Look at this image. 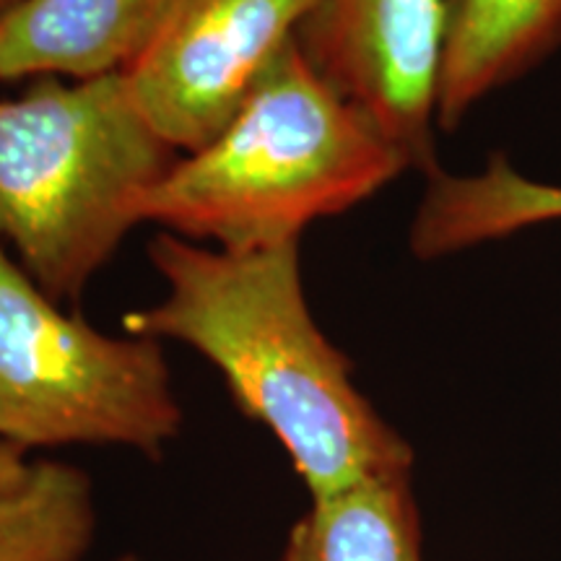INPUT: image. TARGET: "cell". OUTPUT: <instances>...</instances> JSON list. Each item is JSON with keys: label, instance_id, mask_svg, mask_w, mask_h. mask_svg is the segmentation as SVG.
<instances>
[{"label": "cell", "instance_id": "7a4b0ae2", "mask_svg": "<svg viewBox=\"0 0 561 561\" xmlns=\"http://www.w3.org/2000/svg\"><path fill=\"white\" fill-rule=\"evenodd\" d=\"M411 170L392 140L314 70L297 39L237 115L140 195L138 224L250 252L299 242Z\"/></svg>", "mask_w": 561, "mask_h": 561}, {"label": "cell", "instance_id": "7c38bea8", "mask_svg": "<svg viewBox=\"0 0 561 561\" xmlns=\"http://www.w3.org/2000/svg\"><path fill=\"white\" fill-rule=\"evenodd\" d=\"M19 3H21V0H0V19H3L5 13H9L13 5H19Z\"/></svg>", "mask_w": 561, "mask_h": 561}, {"label": "cell", "instance_id": "6da1fadb", "mask_svg": "<svg viewBox=\"0 0 561 561\" xmlns=\"http://www.w3.org/2000/svg\"><path fill=\"white\" fill-rule=\"evenodd\" d=\"M149 261L167 294L130 312L125 331L206 356L244 416L276 434L312 500L411 471V445L362 396L348 356L312 318L299 242L231 252L159 231Z\"/></svg>", "mask_w": 561, "mask_h": 561}, {"label": "cell", "instance_id": "3957f363", "mask_svg": "<svg viewBox=\"0 0 561 561\" xmlns=\"http://www.w3.org/2000/svg\"><path fill=\"white\" fill-rule=\"evenodd\" d=\"M180 153L123 73L37 79L0 102V240L55 301H79L138 227V201Z\"/></svg>", "mask_w": 561, "mask_h": 561}, {"label": "cell", "instance_id": "8992f818", "mask_svg": "<svg viewBox=\"0 0 561 561\" xmlns=\"http://www.w3.org/2000/svg\"><path fill=\"white\" fill-rule=\"evenodd\" d=\"M445 0H318L297 45L314 70L432 174Z\"/></svg>", "mask_w": 561, "mask_h": 561}, {"label": "cell", "instance_id": "52a82bcc", "mask_svg": "<svg viewBox=\"0 0 561 561\" xmlns=\"http://www.w3.org/2000/svg\"><path fill=\"white\" fill-rule=\"evenodd\" d=\"M170 5L172 0H21L0 19V81L121 73Z\"/></svg>", "mask_w": 561, "mask_h": 561}, {"label": "cell", "instance_id": "5b68a950", "mask_svg": "<svg viewBox=\"0 0 561 561\" xmlns=\"http://www.w3.org/2000/svg\"><path fill=\"white\" fill-rule=\"evenodd\" d=\"M318 0H172L146 47L121 70L133 102L174 151L221 133L297 39Z\"/></svg>", "mask_w": 561, "mask_h": 561}, {"label": "cell", "instance_id": "277c9868", "mask_svg": "<svg viewBox=\"0 0 561 561\" xmlns=\"http://www.w3.org/2000/svg\"><path fill=\"white\" fill-rule=\"evenodd\" d=\"M180 426L161 341L94 331L0 248V439L26 453L123 445L159 460Z\"/></svg>", "mask_w": 561, "mask_h": 561}, {"label": "cell", "instance_id": "ba28073f", "mask_svg": "<svg viewBox=\"0 0 561 561\" xmlns=\"http://www.w3.org/2000/svg\"><path fill=\"white\" fill-rule=\"evenodd\" d=\"M561 45V0H445L437 125L453 130L491 91Z\"/></svg>", "mask_w": 561, "mask_h": 561}, {"label": "cell", "instance_id": "8fae6325", "mask_svg": "<svg viewBox=\"0 0 561 561\" xmlns=\"http://www.w3.org/2000/svg\"><path fill=\"white\" fill-rule=\"evenodd\" d=\"M284 561H421L411 471L369 476L312 500L294 523Z\"/></svg>", "mask_w": 561, "mask_h": 561}, {"label": "cell", "instance_id": "30bf717a", "mask_svg": "<svg viewBox=\"0 0 561 561\" xmlns=\"http://www.w3.org/2000/svg\"><path fill=\"white\" fill-rule=\"evenodd\" d=\"M26 455L0 439V561H81L96 525L87 473Z\"/></svg>", "mask_w": 561, "mask_h": 561}, {"label": "cell", "instance_id": "4fadbf2b", "mask_svg": "<svg viewBox=\"0 0 561 561\" xmlns=\"http://www.w3.org/2000/svg\"><path fill=\"white\" fill-rule=\"evenodd\" d=\"M117 561H136V559H130V557H125V559H117Z\"/></svg>", "mask_w": 561, "mask_h": 561}, {"label": "cell", "instance_id": "9c48e42d", "mask_svg": "<svg viewBox=\"0 0 561 561\" xmlns=\"http://www.w3.org/2000/svg\"><path fill=\"white\" fill-rule=\"evenodd\" d=\"M549 221H561V185L525 178L494 157L476 174L434 170L409 242L419 261H437Z\"/></svg>", "mask_w": 561, "mask_h": 561}]
</instances>
